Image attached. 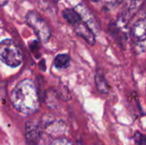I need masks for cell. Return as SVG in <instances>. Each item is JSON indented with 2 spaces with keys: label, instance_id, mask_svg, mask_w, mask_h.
Instances as JSON below:
<instances>
[{
  "label": "cell",
  "instance_id": "12",
  "mask_svg": "<svg viewBox=\"0 0 146 145\" xmlns=\"http://www.w3.org/2000/svg\"><path fill=\"white\" fill-rule=\"evenodd\" d=\"M100 1L103 3L104 7L106 9H114L118 4H120L123 2V0H100Z\"/></svg>",
  "mask_w": 146,
  "mask_h": 145
},
{
  "label": "cell",
  "instance_id": "18",
  "mask_svg": "<svg viewBox=\"0 0 146 145\" xmlns=\"http://www.w3.org/2000/svg\"><path fill=\"white\" fill-rule=\"evenodd\" d=\"M145 5H146V1H145Z\"/></svg>",
  "mask_w": 146,
  "mask_h": 145
},
{
  "label": "cell",
  "instance_id": "7",
  "mask_svg": "<svg viewBox=\"0 0 146 145\" xmlns=\"http://www.w3.org/2000/svg\"><path fill=\"white\" fill-rule=\"evenodd\" d=\"M39 128L33 121H28L26 125V141L27 145H38L39 141Z\"/></svg>",
  "mask_w": 146,
  "mask_h": 145
},
{
  "label": "cell",
  "instance_id": "9",
  "mask_svg": "<svg viewBox=\"0 0 146 145\" xmlns=\"http://www.w3.org/2000/svg\"><path fill=\"white\" fill-rule=\"evenodd\" d=\"M62 15L64 17V19L71 25L74 26V24H76L80 20H81L80 15L74 9H66L63 10L62 12Z\"/></svg>",
  "mask_w": 146,
  "mask_h": 145
},
{
  "label": "cell",
  "instance_id": "4",
  "mask_svg": "<svg viewBox=\"0 0 146 145\" xmlns=\"http://www.w3.org/2000/svg\"><path fill=\"white\" fill-rule=\"evenodd\" d=\"M132 38L133 50L137 54L146 51V17L135 22L132 29Z\"/></svg>",
  "mask_w": 146,
  "mask_h": 145
},
{
  "label": "cell",
  "instance_id": "15",
  "mask_svg": "<svg viewBox=\"0 0 146 145\" xmlns=\"http://www.w3.org/2000/svg\"><path fill=\"white\" fill-rule=\"evenodd\" d=\"M9 0H0V5L4 6V5H6L9 3Z\"/></svg>",
  "mask_w": 146,
  "mask_h": 145
},
{
  "label": "cell",
  "instance_id": "14",
  "mask_svg": "<svg viewBox=\"0 0 146 145\" xmlns=\"http://www.w3.org/2000/svg\"><path fill=\"white\" fill-rule=\"evenodd\" d=\"M50 145H73V144L67 138H56L54 141H52Z\"/></svg>",
  "mask_w": 146,
  "mask_h": 145
},
{
  "label": "cell",
  "instance_id": "10",
  "mask_svg": "<svg viewBox=\"0 0 146 145\" xmlns=\"http://www.w3.org/2000/svg\"><path fill=\"white\" fill-rule=\"evenodd\" d=\"M70 63V57L68 54H59L54 59V66L58 69L67 68Z\"/></svg>",
  "mask_w": 146,
  "mask_h": 145
},
{
  "label": "cell",
  "instance_id": "1",
  "mask_svg": "<svg viewBox=\"0 0 146 145\" xmlns=\"http://www.w3.org/2000/svg\"><path fill=\"white\" fill-rule=\"evenodd\" d=\"M13 107L24 115H33L39 108V99L36 86L33 80L25 79L20 81L11 93Z\"/></svg>",
  "mask_w": 146,
  "mask_h": 145
},
{
  "label": "cell",
  "instance_id": "2",
  "mask_svg": "<svg viewBox=\"0 0 146 145\" xmlns=\"http://www.w3.org/2000/svg\"><path fill=\"white\" fill-rule=\"evenodd\" d=\"M0 61L11 68L21 65L22 54L14 40L4 39L0 42Z\"/></svg>",
  "mask_w": 146,
  "mask_h": 145
},
{
  "label": "cell",
  "instance_id": "17",
  "mask_svg": "<svg viewBox=\"0 0 146 145\" xmlns=\"http://www.w3.org/2000/svg\"><path fill=\"white\" fill-rule=\"evenodd\" d=\"M54 1H56V2H57V1H60V0H54Z\"/></svg>",
  "mask_w": 146,
  "mask_h": 145
},
{
  "label": "cell",
  "instance_id": "13",
  "mask_svg": "<svg viewBox=\"0 0 146 145\" xmlns=\"http://www.w3.org/2000/svg\"><path fill=\"white\" fill-rule=\"evenodd\" d=\"M133 139L137 145H146V136L139 132L135 133Z\"/></svg>",
  "mask_w": 146,
  "mask_h": 145
},
{
  "label": "cell",
  "instance_id": "6",
  "mask_svg": "<svg viewBox=\"0 0 146 145\" xmlns=\"http://www.w3.org/2000/svg\"><path fill=\"white\" fill-rule=\"evenodd\" d=\"M73 27L76 34L83 38L89 44L92 45L95 44V34L82 20H80L73 26Z\"/></svg>",
  "mask_w": 146,
  "mask_h": 145
},
{
  "label": "cell",
  "instance_id": "5",
  "mask_svg": "<svg viewBox=\"0 0 146 145\" xmlns=\"http://www.w3.org/2000/svg\"><path fill=\"white\" fill-rule=\"evenodd\" d=\"M74 10L80 15L81 20L90 27V29L93 32L94 34L98 33L99 32V25L95 19L94 15L91 13V11L82 3L78 4Z\"/></svg>",
  "mask_w": 146,
  "mask_h": 145
},
{
  "label": "cell",
  "instance_id": "3",
  "mask_svg": "<svg viewBox=\"0 0 146 145\" xmlns=\"http://www.w3.org/2000/svg\"><path fill=\"white\" fill-rule=\"evenodd\" d=\"M26 21L33 30L38 40L42 43L49 41L51 36V30L47 22L36 11H29L26 15Z\"/></svg>",
  "mask_w": 146,
  "mask_h": 145
},
{
  "label": "cell",
  "instance_id": "11",
  "mask_svg": "<svg viewBox=\"0 0 146 145\" xmlns=\"http://www.w3.org/2000/svg\"><path fill=\"white\" fill-rule=\"evenodd\" d=\"M95 82H96V85H97L98 90L101 93H103V94L108 93V91H109V85H108L104 77L102 74H97L96 75Z\"/></svg>",
  "mask_w": 146,
  "mask_h": 145
},
{
  "label": "cell",
  "instance_id": "16",
  "mask_svg": "<svg viewBox=\"0 0 146 145\" xmlns=\"http://www.w3.org/2000/svg\"><path fill=\"white\" fill-rule=\"evenodd\" d=\"M92 1H93V2H98V1H100V0H92Z\"/></svg>",
  "mask_w": 146,
  "mask_h": 145
},
{
  "label": "cell",
  "instance_id": "8",
  "mask_svg": "<svg viewBox=\"0 0 146 145\" xmlns=\"http://www.w3.org/2000/svg\"><path fill=\"white\" fill-rule=\"evenodd\" d=\"M123 2L125 3V5L122 13L131 18L142 6L145 0H123Z\"/></svg>",
  "mask_w": 146,
  "mask_h": 145
}]
</instances>
